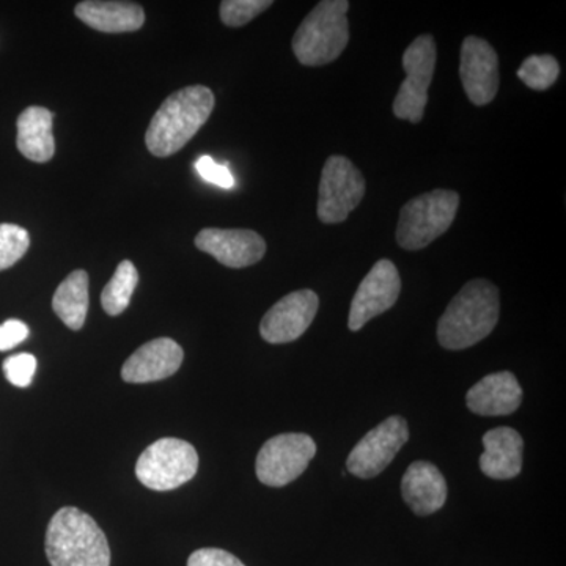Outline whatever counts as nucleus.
<instances>
[{
    "mask_svg": "<svg viewBox=\"0 0 566 566\" xmlns=\"http://www.w3.org/2000/svg\"><path fill=\"white\" fill-rule=\"evenodd\" d=\"M348 10V0H323L305 17L292 41L300 63L323 66L340 57L349 41Z\"/></svg>",
    "mask_w": 566,
    "mask_h": 566,
    "instance_id": "20e7f679",
    "label": "nucleus"
},
{
    "mask_svg": "<svg viewBox=\"0 0 566 566\" xmlns=\"http://www.w3.org/2000/svg\"><path fill=\"white\" fill-rule=\"evenodd\" d=\"M36 371L35 356L29 353L17 354L3 363V374L11 385L17 387L31 386Z\"/></svg>",
    "mask_w": 566,
    "mask_h": 566,
    "instance_id": "a878e982",
    "label": "nucleus"
},
{
    "mask_svg": "<svg viewBox=\"0 0 566 566\" xmlns=\"http://www.w3.org/2000/svg\"><path fill=\"white\" fill-rule=\"evenodd\" d=\"M200 251L214 256L219 263L233 270L259 263L266 253V243L252 230L203 229L196 237Z\"/></svg>",
    "mask_w": 566,
    "mask_h": 566,
    "instance_id": "4468645a",
    "label": "nucleus"
},
{
    "mask_svg": "<svg viewBox=\"0 0 566 566\" xmlns=\"http://www.w3.org/2000/svg\"><path fill=\"white\" fill-rule=\"evenodd\" d=\"M316 455L314 439L303 433L274 436L256 457L255 471L266 486L282 488L300 479Z\"/></svg>",
    "mask_w": 566,
    "mask_h": 566,
    "instance_id": "1a4fd4ad",
    "label": "nucleus"
},
{
    "mask_svg": "<svg viewBox=\"0 0 566 566\" xmlns=\"http://www.w3.org/2000/svg\"><path fill=\"white\" fill-rule=\"evenodd\" d=\"M400 292L401 279L397 266L387 259L376 262L354 294L348 316L349 329L356 333L375 316L390 311L397 303Z\"/></svg>",
    "mask_w": 566,
    "mask_h": 566,
    "instance_id": "9b49d317",
    "label": "nucleus"
},
{
    "mask_svg": "<svg viewBox=\"0 0 566 566\" xmlns=\"http://www.w3.org/2000/svg\"><path fill=\"white\" fill-rule=\"evenodd\" d=\"M88 303V274L84 270L73 271L59 285L52 297V308L71 331H80L87 318Z\"/></svg>",
    "mask_w": 566,
    "mask_h": 566,
    "instance_id": "412c9836",
    "label": "nucleus"
},
{
    "mask_svg": "<svg viewBox=\"0 0 566 566\" xmlns=\"http://www.w3.org/2000/svg\"><path fill=\"white\" fill-rule=\"evenodd\" d=\"M199 455L189 442L164 438L148 447L136 464V475L148 490L172 491L192 480Z\"/></svg>",
    "mask_w": 566,
    "mask_h": 566,
    "instance_id": "423d86ee",
    "label": "nucleus"
},
{
    "mask_svg": "<svg viewBox=\"0 0 566 566\" xmlns=\"http://www.w3.org/2000/svg\"><path fill=\"white\" fill-rule=\"evenodd\" d=\"M318 307V294L312 290L286 294L263 316L260 323L263 340L273 345L297 340L314 323Z\"/></svg>",
    "mask_w": 566,
    "mask_h": 566,
    "instance_id": "f8f14e48",
    "label": "nucleus"
},
{
    "mask_svg": "<svg viewBox=\"0 0 566 566\" xmlns=\"http://www.w3.org/2000/svg\"><path fill=\"white\" fill-rule=\"evenodd\" d=\"M44 547L51 566H111L106 535L92 516L74 506L52 516Z\"/></svg>",
    "mask_w": 566,
    "mask_h": 566,
    "instance_id": "7ed1b4c3",
    "label": "nucleus"
},
{
    "mask_svg": "<svg viewBox=\"0 0 566 566\" xmlns=\"http://www.w3.org/2000/svg\"><path fill=\"white\" fill-rule=\"evenodd\" d=\"M54 114L46 107H28L18 118V150L33 163H48L54 158L55 140L52 133Z\"/></svg>",
    "mask_w": 566,
    "mask_h": 566,
    "instance_id": "aec40b11",
    "label": "nucleus"
},
{
    "mask_svg": "<svg viewBox=\"0 0 566 566\" xmlns=\"http://www.w3.org/2000/svg\"><path fill=\"white\" fill-rule=\"evenodd\" d=\"M485 452L480 457L483 474L494 480H510L523 469V436L509 427H499L483 436Z\"/></svg>",
    "mask_w": 566,
    "mask_h": 566,
    "instance_id": "a211bd4d",
    "label": "nucleus"
},
{
    "mask_svg": "<svg viewBox=\"0 0 566 566\" xmlns=\"http://www.w3.org/2000/svg\"><path fill=\"white\" fill-rule=\"evenodd\" d=\"M74 13L88 28L104 33L136 32L145 22L144 10L134 2L85 0L77 3Z\"/></svg>",
    "mask_w": 566,
    "mask_h": 566,
    "instance_id": "6ab92c4d",
    "label": "nucleus"
},
{
    "mask_svg": "<svg viewBox=\"0 0 566 566\" xmlns=\"http://www.w3.org/2000/svg\"><path fill=\"white\" fill-rule=\"evenodd\" d=\"M188 566H245L240 558L233 554L216 547H205V549L196 551L189 557Z\"/></svg>",
    "mask_w": 566,
    "mask_h": 566,
    "instance_id": "cd10ccee",
    "label": "nucleus"
},
{
    "mask_svg": "<svg viewBox=\"0 0 566 566\" xmlns=\"http://www.w3.org/2000/svg\"><path fill=\"white\" fill-rule=\"evenodd\" d=\"M458 208L460 196L446 189H434L409 200L400 211L395 233L397 243L406 251L427 248L450 229L455 221Z\"/></svg>",
    "mask_w": 566,
    "mask_h": 566,
    "instance_id": "39448f33",
    "label": "nucleus"
},
{
    "mask_svg": "<svg viewBox=\"0 0 566 566\" xmlns=\"http://www.w3.org/2000/svg\"><path fill=\"white\" fill-rule=\"evenodd\" d=\"M401 494L417 516L433 515L447 501V482L434 464L416 461L401 480Z\"/></svg>",
    "mask_w": 566,
    "mask_h": 566,
    "instance_id": "f3484780",
    "label": "nucleus"
},
{
    "mask_svg": "<svg viewBox=\"0 0 566 566\" xmlns=\"http://www.w3.org/2000/svg\"><path fill=\"white\" fill-rule=\"evenodd\" d=\"M560 74V66L553 55H531L517 70V77L532 91H547Z\"/></svg>",
    "mask_w": 566,
    "mask_h": 566,
    "instance_id": "5701e85b",
    "label": "nucleus"
},
{
    "mask_svg": "<svg viewBox=\"0 0 566 566\" xmlns=\"http://www.w3.org/2000/svg\"><path fill=\"white\" fill-rule=\"evenodd\" d=\"M499 290L485 279L465 283L438 323V340L450 352L471 348L493 333L499 322Z\"/></svg>",
    "mask_w": 566,
    "mask_h": 566,
    "instance_id": "f03ea898",
    "label": "nucleus"
},
{
    "mask_svg": "<svg viewBox=\"0 0 566 566\" xmlns=\"http://www.w3.org/2000/svg\"><path fill=\"white\" fill-rule=\"evenodd\" d=\"M29 337L28 324L20 319H9L0 326V352H9Z\"/></svg>",
    "mask_w": 566,
    "mask_h": 566,
    "instance_id": "c85d7f7f",
    "label": "nucleus"
},
{
    "mask_svg": "<svg viewBox=\"0 0 566 566\" xmlns=\"http://www.w3.org/2000/svg\"><path fill=\"white\" fill-rule=\"evenodd\" d=\"M182 348L172 338H155L142 345L129 359L123 364L122 378L129 385H147L161 381L180 370Z\"/></svg>",
    "mask_w": 566,
    "mask_h": 566,
    "instance_id": "2eb2a0df",
    "label": "nucleus"
},
{
    "mask_svg": "<svg viewBox=\"0 0 566 566\" xmlns=\"http://www.w3.org/2000/svg\"><path fill=\"white\" fill-rule=\"evenodd\" d=\"M197 172L205 181L211 185L219 186L223 189H232L234 186V178L226 164H218L211 156H202L196 163Z\"/></svg>",
    "mask_w": 566,
    "mask_h": 566,
    "instance_id": "bb28decb",
    "label": "nucleus"
},
{
    "mask_svg": "<svg viewBox=\"0 0 566 566\" xmlns=\"http://www.w3.org/2000/svg\"><path fill=\"white\" fill-rule=\"evenodd\" d=\"M31 245L29 232L17 223H0V271L20 262Z\"/></svg>",
    "mask_w": 566,
    "mask_h": 566,
    "instance_id": "b1692460",
    "label": "nucleus"
},
{
    "mask_svg": "<svg viewBox=\"0 0 566 566\" xmlns=\"http://www.w3.org/2000/svg\"><path fill=\"white\" fill-rule=\"evenodd\" d=\"M365 178L360 170L345 156H331L324 163L319 180L318 212L324 223L346 221L365 196Z\"/></svg>",
    "mask_w": 566,
    "mask_h": 566,
    "instance_id": "6e6552de",
    "label": "nucleus"
},
{
    "mask_svg": "<svg viewBox=\"0 0 566 566\" xmlns=\"http://www.w3.org/2000/svg\"><path fill=\"white\" fill-rule=\"evenodd\" d=\"M270 7H273L271 0H223L219 7V14L223 24L229 28H241Z\"/></svg>",
    "mask_w": 566,
    "mask_h": 566,
    "instance_id": "393cba45",
    "label": "nucleus"
},
{
    "mask_svg": "<svg viewBox=\"0 0 566 566\" xmlns=\"http://www.w3.org/2000/svg\"><path fill=\"white\" fill-rule=\"evenodd\" d=\"M465 403L474 415L509 416L523 403V389L515 375L499 371L472 386L465 395Z\"/></svg>",
    "mask_w": 566,
    "mask_h": 566,
    "instance_id": "dca6fc26",
    "label": "nucleus"
},
{
    "mask_svg": "<svg viewBox=\"0 0 566 566\" xmlns=\"http://www.w3.org/2000/svg\"><path fill=\"white\" fill-rule=\"evenodd\" d=\"M460 76L469 102L486 106L499 91V57L479 36H468L461 46Z\"/></svg>",
    "mask_w": 566,
    "mask_h": 566,
    "instance_id": "ddd939ff",
    "label": "nucleus"
},
{
    "mask_svg": "<svg viewBox=\"0 0 566 566\" xmlns=\"http://www.w3.org/2000/svg\"><path fill=\"white\" fill-rule=\"evenodd\" d=\"M436 69V43L428 33L417 36L403 54L406 80L394 102L395 117L411 123L422 122L428 103V88Z\"/></svg>",
    "mask_w": 566,
    "mask_h": 566,
    "instance_id": "0eeeda50",
    "label": "nucleus"
},
{
    "mask_svg": "<svg viewBox=\"0 0 566 566\" xmlns=\"http://www.w3.org/2000/svg\"><path fill=\"white\" fill-rule=\"evenodd\" d=\"M408 422L400 416H392L378 424L360 439L346 460L349 474L359 479H374L392 463L401 447L408 442Z\"/></svg>",
    "mask_w": 566,
    "mask_h": 566,
    "instance_id": "9d476101",
    "label": "nucleus"
},
{
    "mask_svg": "<svg viewBox=\"0 0 566 566\" xmlns=\"http://www.w3.org/2000/svg\"><path fill=\"white\" fill-rule=\"evenodd\" d=\"M214 93L205 85H191L172 93L156 112L145 134L148 151L169 158L199 133L214 109Z\"/></svg>",
    "mask_w": 566,
    "mask_h": 566,
    "instance_id": "f257e3e1",
    "label": "nucleus"
},
{
    "mask_svg": "<svg viewBox=\"0 0 566 566\" xmlns=\"http://www.w3.org/2000/svg\"><path fill=\"white\" fill-rule=\"evenodd\" d=\"M139 283V273L129 260H123L102 293L104 312L111 316L122 315L132 303L134 290Z\"/></svg>",
    "mask_w": 566,
    "mask_h": 566,
    "instance_id": "4be33fe9",
    "label": "nucleus"
}]
</instances>
